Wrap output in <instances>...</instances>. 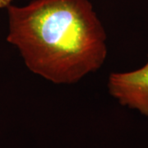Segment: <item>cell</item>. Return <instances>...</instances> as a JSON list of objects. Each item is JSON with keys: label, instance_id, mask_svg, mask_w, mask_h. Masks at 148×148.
I'll use <instances>...</instances> for the list:
<instances>
[{"label": "cell", "instance_id": "1", "mask_svg": "<svg viewBox=\"0 0 148 148\" xmlns=\"http://www.w3.org/2000/svg\"><path fill=\"white\" fill-rule=\"evenodd\" d=\"M7 10V40L33 73L72 84L104 64L106 34L89 0H33Z\"/></svg>", "mask_w": 148, "mask_h": 148}, {"label": "cell", "instance_id": "2", "mask_svg": "<svg viewBox=\"0 0 148 148\" xmlns=\"http://www.w3.org/2000/svg\"><path fill=\"white\" fill-rule=\"evenodd\" d=\"M108 88L122 106L136 109L148 116V61L132 72L111 73Z\"/></svg>", "mask_w": 148, "mask_h": 148}, {"label": "cell", "instance_id": "3", "mask_svg": "<svg viewBox=\"0 0 148 148\" xmlns=\"http://www.w3.org/2000/svg\"><path fill=\"white\" fill-rule=\"evenodd\" d=\"M12 0H0V8H7L12 4Z\"/></svg>", "mask_w": 148, "mask_h": 148}]
</instances>
